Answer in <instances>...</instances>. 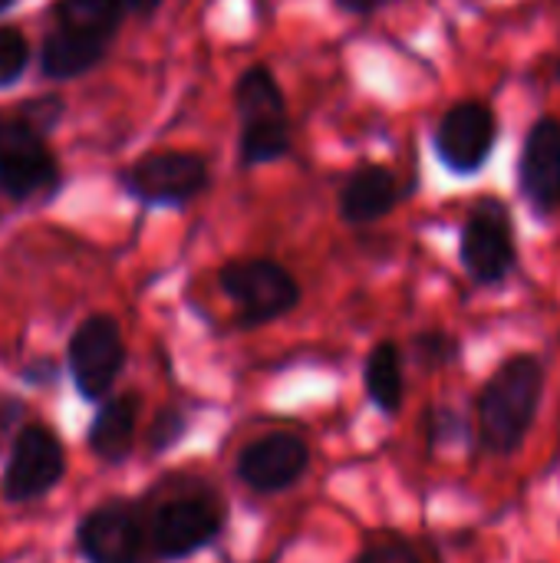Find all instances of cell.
Listing matches in <instances>:
<instances>
[{
  "label": "cell",
  "instance_id": "1",
  "mask_svg": "<svg viewBox=\"0 0 560 563\" xmlns=\"http://www.w3.org/2000/svg\"><path fill=\"white\" fill-rule=\"evenodd\" d=\"M545 366L531 353L505 360L475 399L479 442L488 455H515L541 409Z\"/></svg>",
  "mask_w": 560,
  "mask_h": 563
},
{
  "label": "cell",
  "instance_id": "2",
  "mask_svg": "<svg viewBox=\"0 0 560 563\" xmlns=\"http://www.w3.org/2000/svg\"><path fill=\"white\" fill-rule=\"evenodd\" d=\"M224 521H228L224 501L215 492L198 488V492L165 501L152 515L149 541L158 558L178 561V558H188V554L208 548L224 531Z\"/></svg>",
  "mask_w": 560,
  "mask_h": 563
},
{
  "label": "cell",
  "instance_id": "3",
  "mask_svg": "<svg viewBox=\"0 0 560 563\" xmlns=\"http://www.w3.org/2000/svg\"><path fill=\"white\" fill-rule=\"evenodd\" d=\"M221 290L238 307L244 327H261L297 307L300 287L277 261H234L218 274Z\"/></svg>",
  "mask_w": 560,
  "mask_h": 563
},
{
  "label": "cell",
  "instance_id": "4",
  "mask_svg": "<svg viewBox=\"0 0 560 563\" xmlns=\"http://www.w3.org/2000/svg\"><path fill=\"white\" fill-rule=\"evenodd\" d=\"M459 254L472 280L479 284H498L512 274L515 267V231H512V214L502 201L485 198L472 208Z\"/></svg>",
  "mask_w": 560,
  "mask_h": 563
},
{
  "label": "cell",
  "instance_id": "5",
  "mask_svg": "<svg viewBox=\"0 0 560 563\" xmlns=\"http://www.w3.org/2000/svg\"><path fill=\"white\" fill-rule=\"evenodd\" d=\"M310 468V445L297 432H271L238 452L234 472L244 488L257 495L290 492Z\"/></svg>",
  "mask_w": 560,
  "mask_h": 563
},
{
  "label": "cell",
  "instance_id": "6",
  "mask_svg": "<svg viewBox=\"0 0 560 563\" xmlns=\"http://www.w3.org/2000/svg\"><path fill=\"white\" fill-rule=\"evenodd\" d=\"M495 132L498 122L485 102H459L442 115L436 129V152L446 168L459 175H472L488 162Z\"/></svg>",
  "mask_w": 560,
  "mask_h": 563
},
{
  "label": "cell",
  "instance_id": "7",
  "mask_svg": "<svg viewBox=\"0 0 560 563\" xmlns=\"http://www.w3.org/2000/svg\"><path fill=\"white\" fill-rule=\"evenodd\" d=\"M122 363H125V346H122V333L116 320L89 317L69 343V366H73V379L79 393L89 399L106 396Z\"/></svg>",
  "mask_w": 560,
  "mask_h": 563
},
{
  "label": "cell",
  "instance_id": "8",
  "mask_svg": "<svg viewBox=\"0 0 560 563\" xmlns=\"http://www.w3.org/2000/svg\"><path fill=\"white\" fill-rule=\"evenodd\" d=\"M125 185L142 201H162V205H182L195 198L208 185V168L198 155L188 152H158L145 155L129 175Z\"/></svg>",
  "mask_w": 560,
  "mask_h": 563
},
{
  "label": "cell",
  "instance_id": "9",
  "mask_svg": "<svg viewBox=\"0 0 560 563\" xmlns=\"http://www.w3.org/2000/svg\"><path fill=\"white\" fill-rule=\"evenodd\" d=\"M36 132L23 122H0V185L17 198L43 191L56 178V165Z\"/></svg>",
  "mask_w": 560,
  "mask_h": 563
},
{
  "label": "cell",
  "instance_id": "10",
  "mask_svg": "<svg viewBox=\"0 0 560 563\" xmlns=\"http://www.w3.org/2000/svg\"><path fill=\"white\" fill-rule=\"evenodd\" d=\"M518 185L528 205L541 214L560 211V125L554 119H538L521 145Z\"/></svg>",
  "mask_w": 560,
  "mask_h": 563
},
{
  "label": "cell",
  "instance_id": "11",
  "mask_svg": "<svg viewBox=\"0 0 560 563\" xmlns=\"http://www.w3.org/2000/svg\"><path fill=\"white\" fill-rule=\"evenodd\" d=\"M63 475V449L46 429H23L7 465V495L17 501L50 492Z\"/></svg>",
  "mask_w": 560,
  "mask_h": 563
},
{
  "label": "cell",
  "instance_id": "12",
  "mask_svg": "<svg viewBox=\"0 0 560 563\" xmlns=\"http://www.w3.org/2000/svg\"><path fill=\"white\" fill-rule=\"evenodd\" d=\"M79 548L89 563H139L142 525L129 505L96 508L79 528Z\"/></svg>",
  "mask_w": 560,
  "mask_h": 563
},
{
  "label": "cell",
  "instance_id": "13",
  "mask_svg": "<svg viewBox=\"0 0 560 563\" xmlns=\"http://www.w3.org/2000/svg\"><path fill=\"white\" fill-rule=\"evenodd\" d=\"M396 198H399V188H396L393 172L383 165H363L347 178L340 191V214L353 224H366V221L389 214Z\"/></svg>",
  "mask_w": 560,
  "mask_h": 563
},
{
  "label": "cell",
  "instance_id": "14",
  "mask_svg": "<svg viewBox=\"0 0 560 563\" xmlns=\"http://www.w3.org/2000/svg\"><path fill=\"white\" fill-rule=\"evenodd\" d=\"M363 389L366 399L383 412V416H399L406 402V376H403V353L396 343H380L366 356L363 366Z\"/></svg>",
  "mask_w": 560,
  "mask_h": 563
},
{
  "label": "cell",
  "instance_id": "15",
  "mask_svg": "<svg viewBox=\"0 0 560 563\" xmlns=\"http://www.w3.org/2000/svg\"><path fill=\"white\" fill-rule=\"evenodd\" d=\"M135 419H139V396H119L96 416L89 429V445L102 462H122L135 442Z\"/></svg>",
  "mask_w": 560,
  "mask_h": 563
},
{
  "label": "cell",
  "instance_id": "16",
  "mask_svg": "<svg viewBox=\"0 0 560 563\" xmlns=\"http://www.w3.org/2000/svg\"><path fill=\"white\" fill-rule=\"evenodd\" d=\"M234 106H238L241 122H261V119L287 115L284 92L277 86V79L271 76V69H264V66H251L248 73H241V79L234 86Z\"/></svg>",
  "mask_w": 560,
  "mask_h": 563
},
{
  "label": "cell",
  "instance_id": "17",
  "mask_svg": "<svg viewBox=\"0 0 560 563\" xmlns=\"http://www.w3.org/2000/svg\"><path fill=\"white\" fill-rule=\"evenodd\" d=\"M102 56V40L73 30H56L43 46V69L50 76H79Z\"/></svg>",
  "mask_w": 560,
  "mask_h": 563
},
{
  "label": "cell",
  "instance_id": "18",
  "mask_svg": "<svg viewBox=\"0 0 560 563\" xmlns=\"http://www.w3.org/2000/svg\"><path fill=\"white\" fill-rule=\"evenodd\" d=\"M119 16H122V7L116 0H63L59 3V26L63 30L96 36L102 43L119 26Z\"/></svg>",
  "mask_w": 560,
  "mask_h": 563
},
{
  "label": "cell",
  "instance_id": "19",
  "mask_svg": "<svg viewBox=\"0 0 560 563\" xmlns=\"http://www.w3.org/2000/svg\"><path fill=\"white\" fill-rule=\"evenodd\" d=\"M287 152H290V122H287V115L244 122V132H241V158H244V165L277 162Z\"/></svg>",
  "mask_w": 560,
  "mask_h": 563
},
{
  "label": "cell",
  "instance_id": "20",
  "mask_svg": "<svg viewBox=\"0 0 560 563\" xmlns=\"http://www.w3.org/2000/svg\"><path fill=\"white\" fill-rule=\"evenodd\" d=\"M353 563H442L439 554L429 544L409 541L403 534H380L370 538L360 554L353 558Z\"/></svg>",
  "mask_w": 560,
  "mask_h": 563
},
{
  "label": "cell",
  "instance_id": "21",
  "mask_svg": "<svg viewBox=\"0 0 560 563\" xmlns=\"http://www.w3.org/2000/svg\"><path fill=\"white\" fill-rule=\"evenodd\" d=\"M413 353H416V363L426 366V369H439L446 366L449 360H455V340L446 336V333H419L416 343H413Z\"/></svg>",
  "mask_w": 560,
  "mask_h": 563
},
{
  "label": "cell",
  "instance_id": "22",
  "mask_svg": "<svg viewBox=\"0 0 560 563\" xmlns=\"http://www.w3.org/2000/svg\"><path fill=\"white\" fill-rule=\"evenodd\" d=\"M23 66H26V40L17 30L0 26V86L17 79Z\"/></svg>",
  "mask_w": 560,
  "mask_h": 563
},
{
  "label": "cell",
  "instance_id": "23",
  "mask_svg": "<svg viewBox=\"0 0 560 563\" xmlns=\"http://www.w3.org/2000/svg\"><path fill=\"white\" fill-rule=\"evenodd\" d=\"M182 435H185V416L175 412V409H162V412L155 416V422H152L149 442H152L155 452H165V449H172L175 442H182Z\"/></svg>",
  "mask_w": 560,
  "mask_h": 563
},
{
  "label": "cell",
  "instance_id": "24",
  "mask_svg": "<svg viewBox=\"0 0 560 563\" xmlns=\"http://www.w3.org/2000/svg\"><path fill=\"white\" fill-rule=\"evenodd\" d=\"M426 435L432 445H442V442H455L459 435H465V422H459L455 412H446V409H432L429 412V422H426Z\"/></svg>",
  "mask_w": 560,
  "mask_h": 563
},
{
  "label": "cell",
  "instance_id": "25",
  "mask_svg": "<svg viewBox=\"0 0 560 563\" xmlns=\"http://www.w3.org/2000/svg\"><path fill=\"white\" fill-rule=\"evenodd\" d=\"M383 3H389V0H340V7H347L353 13H366V10H376Z\"/></svg>",
  "mask_w": 560,
  "mask_h": 563
},
{
  "label": "cell",
  "instance_id": "26",
  "mask_svg": "<svg viewBox=\"0 0 560 563\" xmlns=\"http://www.w3.org/2000/svg\"><path fill=\"white\" fill-rule=\"evenodd\" d=\"M122 10H135V13H145V10H152L158 0H116Z\"/></svg>",
  "mask_w": 560,
  "mask_h": 563
},
{
  "label": "cell",
  "instance_id": "27",
  "mask_svg": "<svg viewBox=\"0 0 560 563\" xmlns=\"http://www.w3.org/2000/svg\"><path fill=\"white\" fill-rule=\"evenodd\" d=\"M7 3H10V0H0V10H3V7H7Z\"/></svg>",
  "mask_w": 560,
  "mask_h": 563
},
{
  "label": "cell",
  "instance_id": "28",
  "mask_svg": "<svg viewBox=\"0 0 560 563\" xmlns=\"http://www.w3.org/2000/svg\"><path fill=\"white\" fill-rule=\"evenodd\" d=\"M558 73H560V69H558Z\"/></svg>",
  "mask_w": 560,
  "mask_h": 563
}]
</instances>
